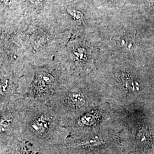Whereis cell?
<instances>
[{
	"label": "cell",
	"mask_w": 154,
	"mask_h": 154,
	"mask_svg": "<svg viewBox=\"0 0 154 154\" xmlns=\"http://www.w3.org/2000/svg\"><path fill=\"white\" fill-rule=\"evenodd\" d=\"M67 99L70 105L75 107L82 106L85 102L84 95L79 91L70 93L67 96Z\"/></svg>",
	"instance_id": "6da1fadb"
},
{
	"label": "cell",
	"mask_w": 154,
	"mask_h": 154,
	"mask_svg": "<svg viewBox=\"0 0 154 154\" xmlns=\"http://www.w3.org/2000/svg\"><path fill=\"white\" fill-rule=\"evenodd\" d=\"M151 140V137L148 131L146 128H142L138 132L137 141L140 145L146 146L149 144Z\"/></svg>",
	"instance_id": "7a4b0ae2"
},
{
	"label": "cell",
	"mask_w": 154,
	"mask_h": 154,
	"mask_svg": "<svg viewBox=\"0 0 154 154\" xmlns=\"http://www.w3.org/2000/svg\"><path fill=\"white\" fill-rule=\"evenodd\" d=\"M101 141L99 140V138L98 137H94L92 138H90L89 139H88L86 141H84L83 143L84 144H99Z\"/></svg>",
	"instance_id": "3957f363"
}]
</instances>
